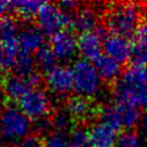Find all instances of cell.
I'll return each mask as SVG.
<instances>
[{
	"label": "cell",
	"mask_w": 147,
	"mask_h": 147,
	"mask_svg": "<svg viewBox=\"0 0 147 147\" xmlns=\"http://www.w3.org/2000/svg\"><path fill=\"white\" fill-rule=\"evenodd\" d=\"M114 95L118 102H126L137 107L147 105V69L130 65L114 83Z\"/></svg>",
	"instance_id": "6da1fadb"
},
{
	"label": "cell",
	"mask_w": 147,
	"mask_h": 147,
	"mask_svg": "<svg viewBox=\"0 0 147 147\" xmlns=\"http://www.w3.org/2000/svg\"><path fill=\"white\" fill-rule=\"evenodd\" d=\"M144 17L136 3H115L107 9L106 28L113 34L124 38L134 37Z\"/></svg>",
	"instance_id": "7a4b0ae2"
},
{
	"label": "cell",
	"mask_w": 147,
	"mask_h": 147,
	"mask_svg": "<svg viewBox=\"0 0 147 147\" xmlns=\"http://www.w3.org/2000/svg\"><path fill=\"white\" fill-rule=\"evenodd\" d=\"M30 130V121L20 108L6 106L0 113V133L8 142L24 139Z\"/></svg>",
	"instance_id": "3957f363"
},
{
	"label": "cell",
	"mask_w": 147,
	"mask_h": 147,
	"mask_svg": "<svg viewBox=\"0 0 147 147\" xmlns=\"http://www.w3.org/2000/svg\"><path fill=\"white\" fill-rule=\"evenodd\" d=\"M37 17L38 28L44 34L55 36L61 31L68 30L74 23V18L70 14L63 13L57 5L52 2H44Z\"/></svg>",
	"instance_id": "277c9868"
},
{
	"label": "cell",
	"mask_w": 147,
	"mask_h": 147,
	"mask_svg": "<svg viewBox=\"0 0 147 147\" xmlns=\"http://www.w3.org/2000/svg\"><path fill=\"white\" fill-rule=\"evenodd\" d=\"M74 90L77 95L91 98L95 95L100 88L101 77L95 67L86 60H78L72 68Z\"/></svg>",
	"instance_id": "5b68a950"
},
{
	"label": "cell",
	"mask_w": 147,
	"mask_h": 147,
	"mask_svg": "<svg viewBox=\"0 0 147 147\" xmlns=\"http://www.w3.org/2000/svg\"><path fill=\"white\" fill-rule=\"evenodd\" d=\"M20 109L23 114L33 121L45 118L51 111V101L47 94L40 88H33L20 102Z\"/></svg>",
	"instance_id": "8992f818"
},
{
	"label": "cell",
	"mask_w": 147,
	"mask_h": 147,
	"mask_svg": "<svg viewBox=\"0 0 147 147\" xmlns=\"http://www.w3.org/2000/svg\"><path fill=\"white\" fill-rule=\"evenodd\" d=\"M1 87L7 99L17 102H20L33 88H37L30 77L25 78L17 76L16 74L5 76V78L2 79Z\"/></svg>",
	"instance_id": "52a82bcc"
},
{
	"label": "cell",
	"mask_w": 147,
	"mask_h": 147,
	"mask_svg": "<svg viewBox=\"0 0 147 147\" xmlns=\"http://www.w3.org/2000/svg\"><path fill=\"white\" fill-rule=\"evenodd\" d=\"M45 83L54 94L64 95L74 88L72 70L63 65H56L46 72Z\"/></svg>",
	"instance_id": "ba28073f"
},
{
	"label": "cell",
	"mask_w": 147,
	"mask_h": 147,
	"mask_svg": "<svg viewBox=\"0 0 147 147\" xmlns=\"http://www.w3.org/2000/svg\"><path fill=\"white\" fill-rule=\"evenodd\" d=\"M51 47L57 60L65 61L75 54L78 45L74 33L69 30H64L52 37Z\"/></svg>",
	"instance_id": "9c48e42d"
},
{
	"label": "cell",
	"mask_w": 147,
	"mask_h": 147,
	"mask_svg": "<svg viewBox=\"0 0 147 147\" xmlns=\"http://www.w3.org/2000/svg\"><path fill=\"white\" fill-rule=\"evenodd\" d=\"M131 46L132 45L129 42L127 38L116 34L107 36L102 45L106 55L116 60L118 63H125L130 60Z\"/></svg>",
	"instance_id": "30bf717a"
},
{
	"label": "cell",
	"mask_w": 147,
	"mask_h": 147,
	"mask_svg": "<svg viewBox=\"0 0 147 147\" xmlns=\"http://www.w3.org/2000/svg\"><path fill=\"white\" fill-rule=\"evenodd\" d=\"M102 41L103 39L94 31V32H90V33H85V34H80L78 40H77V45H78V51L80 53V55L84 57V60L86 61H96L102 54Z\"/></svg>",
	"instance_id": "8fae6325"
},
{
	"label": "cell",
	"mask_w": 147,
	"mask_h": 147,
	"mask_svg": "<svg viewBox=\"0 0 147 147\" xmlns=\"http://www.w3.org/2000/svg\"><path fill=\"white\" fill-rule=\"evenodd\" d=\"M65 110L69 113L72 119L80 121V122L90 119L92 115L98 114V110L94 109L90 98H85L80 95H74L68 98Z\"/></svg>",
	"instance_id": "7c38bea8"
},
{
	"label": "cell",
	"mask_w": 147,
	"mask_h": 147,
	"mask_svg": "<svg viewBox=\"0 0 147 147\" xmlns=\"http://www.w3.org/2000/svg\"><path fill=\"white\" fill-rule=\"evenodd\" d=\"M17 41L22 51L28 53L37 52L40 47L44 46V32L38 26L25 25L21 29Z\"/></svg>",
	"instance_id": "4fadbf2b"
},
{
	"label": "cell",
	"mask_w": 147,
	"mask_h": 147,
	"mask_svg": "<svg viewBox=\"0 0 147 147\" xmlns=\"http://www.w3.org/2000/svg\"><path fill=\"white\" fill-rule=\"evenodd\" d=\"M88 134L91 147H114L117 139V132L102 123L91 126Z\"/></svg>",
	"instance_id": "5bb4252c"
},
{
	"label": "cell",
	"mask_w": 147,
	"mask_h": 147,
	"mask_svg": "<svg viewBox=\"0 0 147 147\" xmlns=\"http://www.w3.org/2000/svg\"><path fill=\"white\" fill-rule=\"evenodd\" d=\"M98 23H99V17L95 10L92 8H83L76 13L74 17L72 26L80 34H85V33L94 32L95 29L99 26Z\"/></svg>",
	"instance_id": "9a60e30c"
},
{
	"label": "cell",
	"mask_w": 147,
	"mask_h": 147,
	"mask_svg": "<svg viewBox=\"0 0 147 147\" xmlns=\"http://www.w3.org/2000/svg\"><path fill=\"white\" fill-rule=\"evenodd\" d=\"M94 67L99 74V76L106 82H116L118 79V75L121 72V63L110 56L102 54L95 62Z\"/></svg>",
	"instance_id": "2e32d148"
},
{
	"label": "cell",
	"mask_w": 147,
	"mask_h": 147,
	"mask_svg": "<svg viewBox=\"0 0 147 147\" xmlns=\"http://www.w3.org/2000/svg\"><path fill=\"white\" fill-rule=\"evenodd\" d=\"M18 33V22L16 18L9 15L0 17V41L2 44L16 41Z\"/></svg>",
	"instance_id": "e0dca14e"
},
{
	"label": "cell",
	"mask_w": 147,
	"mask_h": 147,
	"mask_svg": "<svg viewBox=\"0 0 147 147\" xmlns=\"http://www.w3.org/2000/svg\"><path fill=\"white\" fill-rule=\"evenodd\" d=\"M116 108L119 113L123 127L132 129L140 118V109L139 107L126 103V102H118L116 105Z\"/></svg>",
	"instance_id": "ac0fdd59"
},
{
	"label": "cell",
	"mask_w": 147,
	"mask_h": 147,
	"mask_svg": "<svg viewBox=\"0 0 147 147\" xmlns=\"http://www.w3.org/2000/svg\"><path fill=\"white\" fill-rule=\"evenodd\" d=\"M14 70L17 76L29 78L32 75H34L36 70V59L28 52L21 51L17 55L16 63L14 67Z\"/></svg>",
	"instance_id": "d6986e66"
},
{
	"label": "cell",
	"mask_w": 147,
	"mask_h": 147,
	"mask_svg": "<svg viewBox=\"0 0 147 147\" xmlns=\"http://www.w3.org/2000/svg\"><path fill=\"white\" fill-rule=\"evenodd\" d=\"M96 115L100 118V123H102V124L111 127L116 132H118L123 127L122 119H121V116H119V113H118L116 106L115 107L103 106V107H101L98 110V114Z\"/></svg>",
	"instance_id": "ffe728a7"
},
{
	"label": "cell",
	"mask_w": 147,
	"mask_h": 147,
	"mask_svg": "<svg viewBox=\"0 0 147 147\" xmlns=\"http://www.w3.org/2000/svg\"><path fill=\"white\" fill-rule=\"evenodd\" d=\"M130 62L132 65L139 67L147 64V39L134 37V41L131 46Z\"/></svg>",
	"instance_id": "44dd1931"
},
{
	"label": "cell",
	"mask_w": 147,
	"mask_h": 147,
	"mask_svg": "<svg viewBox=\"0 0 147 147\" xmlns=\"http://www.w3.org/2000/svg\"><path fill=\"white\" fill-rule=\"evenodd\" d=\"M44 2L37 0L14 1V11L23 20H30L38 15Z\"/></svg>",
	"instance_id": "7402d4cb"
},
{
	"label": "cell",
	"mask_w": 147,
	"mask_h": 147,
	"mask_svg": "<svg viewBox=\"0 0 147 147\" xmlns=\"http://www.w3.org/2000/svg\"><path fill=\"white\" fill-rule=\"evenodd\" d=\"M36 63L37 65L44 70L45 72L49 71L51 69H53L55 65V62H56V56L54 55V52L52 51V47L51 46H47V45H44L42 47H40L37 52H36Z\"/></svg>",
	"instance_id": "603a6c76"
},
{
	"label": "cell",
	"mask_w": 147,
	"mask_h": 147,
	"mask_svg": "<svg viewBox=\"0 0 147 147\" xmlns=\"http://www.w3.org/2000/svg\"><path fill=\"white\" fill-rule=\"evenodd\" d=\"M51 124L57 133H63L67 130H72L74 119L67 110H56L51 117Z\"/></svg>",
	"instance_id": "cb8c5ba5"
},
{
	"label": "cell",
	"mask_w": 147,
	"mask_h": 147,
	"mask_svg": "<svg viewBox=\"0 0 147 147\" xmlns=\"http://www.w3.org/2000/svg\"><path fill=\"white\" fill-rule=\"evenodd\" d=\"M71 145L74 147H91L88 131L83 126H75L71 130Z\"/></svg>",
	"instance_id": "d4e9b609"
},
{
	"label": "cell",
	"mask_w": 147,
	"mask_h": 147,
	"mask_svg": "<svg viewBox=\"0 0 147 147\" xmlns=\"http://www.w3.org/2000/svg\"><path fill=\"white\" fill-rule=\"evenodd\" d=\"M118 147H146L141 137L136 133L134 131H126L124 132L117 142Z\"/></svg>",
	"instance_id": "484cf974"
},
{
	"label": "cell",
	"mask_w": 147,
	"mask_h": 147,
	"mask_svg": "<svg viewBox=\"0 0 147 147\" xmlns=\"http://www.w3.org/2000/svg\"><path fill=\"white\" fill-rule=\"evenodd\" d=\"M44 147H71L70 141L63 133H52L44 141Z\"/></svg>",
	"instance_id": "4316f807"
},
{
	"label": "cell",
	"mask_w": 147,
	"mask_h": 147,
	"mask_svg": "<svg viewBox=\"0 0 147 147\" xmlns=\"http://www.w3.org/2000/svg\"><path fill=\"white\" fill-rule=\"evenodd\" d=\"M20 147H44V141L36 133L28 134L20 141Z\"/></svg>",
	"instance_id": "83f0119b"
},
{
	"label": "cell",
	"mask_w": 147,
	"mask_h": 147,
	"mask_svg": "<svg viewBox=\"0 0 147 147\" xmlns=\"http://www.w3.org/2000/svg\"><path fill=\"white\" fill-rule=\"evenodd\" d=\"M57 7L63 11V13H67V14H72L74 11H78V2L77 1H71V0H63V1H60L56 3Z\"/></svg>",
	"instance_id": "f1b7e54d"
},
{
	"label": "cell",
	"mask_w": 147,
	"mask_h": 147,
	"mask_svg": "<svg viewBox=\"0 0 147 147\" xmlns=\"http://www.w3.org/2000/svg\"><path fill=\"white\" fill-rule=\"evenodd\" d=\"M8 11H14V1L0 0V17L6 16Z\"/></svg>",
	"instance_id": "f546056e"
},
{
	"label": "cell",
	"mask_w": 147,
	"mask_h": 147,
	"mask_svg": "<svg viewBox=\"0 0 147 147\" xmlns=\"http://www.w3.org/2000/svg\"><path fill=\"white\" fill-rule=\"evenodd\" d=\"M134 37H139V38H145L147 39V17H144L140 25H139V29L136 33Z\"/></svg>",
	"instance_id": "4dcf8cb0"
},
{
	"label": "cell",
	"mask_w": 147,
	"mask_h": 147,
	"mask_svg": "<svg viewBox=\"0 0 147 147\" xmlns=\"http://www.w3.org/2000/svg\"><path fill=\"white\" fill-rule=\"evenodd\" d=\"M3 61H5V49H3V44L0 41V70L3 69Z\"/></svg>",
	"instance_id": "1f68e13d"
},
{
	"label": "cell",
	"mask_w": 147,
	"mask_h": 147,
	"mask_svg": "<svg viewBox=\"0 0 147 147\" xmlns=\"http://www.w3.org/2000/svg\"><path fill=\"white\" fill-rule=\"evenodd\" d=\"M142 125H144L145 130L147 131V109L145 110V113H144V116H142Z\"/></svg>",
	"instance_id": "d6a6232c"
},
{
	"label": "cell",
	"mask_w": 147,
	"mask_h": 147,
	"mask_svg": "<svg viewBox=\"0 0 147 147\" xmlns=\"http://www.w3.org/2000/svg\"><path fill=\"white\" fill-rule=\"evenodd\" d=\"M2 98H3V91H2V87L0 85V102L2 101Z\"/></svg>",
	"instance_id": "836d02e7"
},
{
	"label": "cell",
	"mask_w": 147,
	"mask_h": 147,
	"mask_svg": "<svg viewBox=\"0 0 147 147\" xmlns=\"http://www.w3.org/2000/svg\"><path fill=\"white\" fill-rule=\"evenodd\" d=\"M0 147H3V146H2V142H1V140H0Z\"/></svg>",
	"instance_id": "e575fe53"
},
{
	"label": "cell",
	"mask_w": 147,
	"mask_h": 147,
	"mask_svg": "<svg viewBox=\"0 0 147 147\" xmlns=\"http://www.w3.org/2000/svg\"><path fill=\"white\" fill-rule=\"evenodd\" d=\"M71 147H74V146H72V145H71Z\"/></svg>",
	"instance_id": "d590c367"
}]
</instances>
